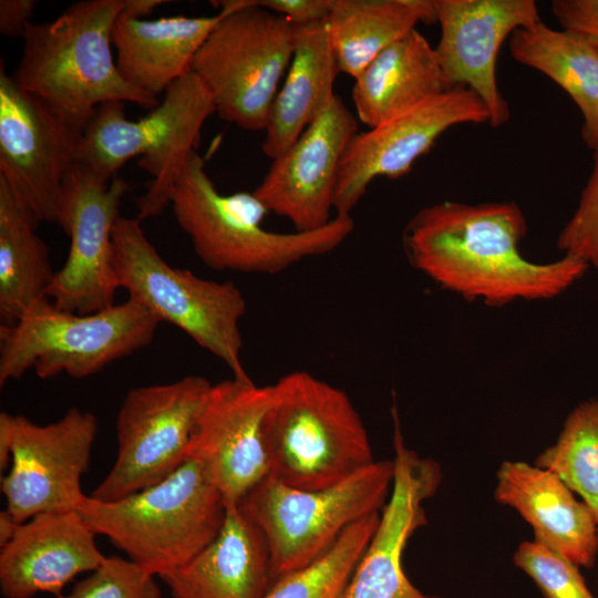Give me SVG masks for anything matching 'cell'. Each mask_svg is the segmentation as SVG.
Returning a JSON list of instances; mask_svg holds the SVG:
<instances>
[{"label": "cell", "mask_w": 598, "mask_h": 598, "mask_svg": "<svg viewBox=\"0 0 598 598\" xmlns=\"http://www.w3.org/2000/svg\"><path fill=\"white\" fill-rule=\"evenodd\" d=\"M39 223L0 178V318L17 322L48 298L55 271L50 250L37 234Z\"/></svg>", "instance_id": "obj_28"}, {"label": "cell", "mask_w": 598, "mask_h": 598, "mask_svg": "<svg viewBox=\"0 0 598 598\" xmlns=\"http://www.w3.org/2000/svg\"><path fill=\"white\" fill-rule=\"evenodd\" d=\"M527 233L513 202H441L420 209L405 225L402 245L410 265L439 287L470 301L503 307L558 297L589 268L563 255L549 262L526 259Z\"/></svg>", "instance_id": "obj_1"}, {"label": "cell", "mask_w": 598, "mask_h": 598, "mask_svg": "<svg viewBox=\"0 0 598 598\" xmlns=\"http://www.w3.org/2000/svg\"><path fill=\"white\" fill-rule=\"evenodd\" d=\"M557 247L598 272V150L578 205L559 233Z\"/></svg>", "instance_id": "obj_33"}, {"label": "cell", "mask_w": 598, "mask_h": 598, "mask_svg": "<svg viewBox=\"0 0 598 598\" xmlns=\"http://www.w3.org/2000/svg\"><path fill=\"white\" fill-rule=\"evenodd\" d=\"M82 132L0 73V178L38 221L60 225Z\"/></svg>", "instance_id": "obj_13"}, {"label": "cell", "mask_w": 598, "mask_h": 598, "mask_svg": "<svg viewBox=\"0 0 598 598\" xmlns=\"http://www.w3.org/2000/svg\"><path fill=\"white\" fill-rule=\"evenodd\" d=\"M112 267L117 288L125 289L130 298L221 360L235 378L249 379L240 361L239 330L247 305L236 285L171 267L147 239L137 217L117 218Z\"/></svg>", "instance_id": "obj_7"}, {"label": "cell", "mask_w": 598, "mask_h": 598, "mask_svg": "<svg viewBox=\"0 0 598 598\" xmlns=\"http://www.w3.org/2000/svg\"><path fill=\"white\" fill-rule=\"evenodd\" d=\"M226 504L203 467L187 458L159 483L113 502L86 495L78 511L128 559L164 578L219 533Z\"/></svg>", "instance_id": "obj_5"}, {"label": "cell", "mask_w": 598, "mask_h": 598, "mask_svg": "<svg viewBox=\"0 0 598 598\" xmlns=\"http://www.w3.org/2000/svg\"><path fill=\"white\" fill-rule=\"evenodd\" d=\"M488 122L489 114L481 99L467 87L455 86L358 132L340 163L334 216H351L374 178L408 174L451 127Z\"/></svg>", "instance_id": "obj_14"}, {"label": "cell", "mask_w": 598, "mask_h": 598, "mask_svg": "<svg viewBox=\"0 0 598 598\" xmlns=\"http://www.w3.org/2000/svg\"><path fill=\"white\" fill-rule=\"evenodd\" d=\"M354 81L355 114L369 127L452 89L434 48L416 29L379 53Z\"/></svg>", "instance_id": "obj_25"}, {"label": "cell", "mask_w": 598, "mask_h": 598, "mask_svg": "<svg viewBox=\"0 0 598 598\" xmlns=\"http://www.w3.org/2000/svg\"><path fill=\"white\" fill-rule=\"evenodd\" d=\"M381 513L351 525L321 557L277 578L264 598H344Z\"/></svg>", "instance_id": "obj_29"}, {"label": "cell", "mask_w": 598, "mask_h": 598, "mask_svg": "<svg viewBox=\"0 0 598 598\" xmlns=\"http://www.w3.org/2000/svg\"><path fill=\"white\" fill-rule=\"evenodd\" d=\"M174 216L190 238L196 255L209 268L274 275L310 257L338 248L352 233L351 216H334L311 231L276 233L261 223L269 213L248 192L221 195L193 151L175 181L171 195Z\"/></svg>", "instance_id": "obj_3"}, {"label": "cell", "mask_w": 598, "mask_h": 598, "mask_svg": "<svg viewBox=\"0 0 598 598\" xmlns=\"http://www.w3.org/2000/svg\"><path fill=\"white\" fill-rule=\"evenodd\" d=\"M394 480L380 522L350 580L344 598H442L417 589L406 577L402 556L411 536L427 523L423 503L442 482L433 458L409 448L392 406Z\"/></svg>", "instance_id": "obj_19"}, {"label": "cell", "mask_w": 598, "mask_h": 598, "mask_svg": "<svg viewBox=\"0 0 598 598\" xmlns=\"http://www.w3.org/2000/svg\"><path fill=\"white\" fill-rule=\"evenodd\" d=\"M130 189V182L121 176L109 184L76 163L66 183L59 225L70 237V250L48 290L56 308L86 315L114 306L112 233Z\"/></svg>", "instance_id": "obj_15"}, {"label": "cell", "mask_w": 598, "mask_h": 598, "mask_svg": "<svg viewBox=\"0 0 598 598\" xmlns=\"http://www.w3.org/2000/svg\"><path fill=\"white\" fill-rule=\"evenodd\" d=\"M252 3L303 24L327 20L331 0H252Z\"/></svg>", "instance_id": "obj_35"}, {"label": "cell", "mask_w": 598, "mask_h": 598, "mask_svg": "<svg viewBox=\"0 0 598 598\" xmlns=\"http://www.w3.org/2000/svg\"><path fill=\"white\" fill-rule=\"evenodd\" d=\"M551 11L561 29L582 35L598 51V0H554Z\"/></svg>", "instance_id": "obj_34"}, {"label": "cell", "mask_w": 598, "mask_h": 598, "mask_svg": "<svg viewBox=\"0 0 598 598\" xmlns=\"http://www.w3.org/2000/svg\"><path fill=\"white\" fill-rule=\"evenodd\" d=\"M494 498L532 526L535 542L579 567L595 566L597 520L557 475L526 462L504 461L496 472Z\"/></svg>", "instance_id": "obj_21"}, {"label": "cell", "mask_w": 598, "mask_h": 598, "mask_svg": "<svg viewBox=\"0 0 598 598\" xmlns=\"http://www.w3.org/2000/svg\"><path fill=\"white\" fill-rule=\"evenodd\" d=\"M168 2L165 0H123L120 16L128 19H144L157 7Z\"/></svg>", "instance_id": "obj_37"}, {"label": "cell", "mask_w": 598, "mask_h": 598, "mask_svg": "<svg viewBox=\"0 0 598 598\" xmlns=\"http://www.w3.org/2000/svg\"><path fill=\"white\" fill-rule=\"evenodd\" d=\"M534 465L550 471L578 494L598 524V399L568 414L555 444L539 453Z\"/></svg>", "instance_id": "obj_30"}, {"label": "cell", "mask_w": 598, "mask_h": 598, "mask_svg": "<svg viewBox=\"0 0 598 598\" xmlns=\"http://www.w3.org/2000/svg\"><path fill=\"white\" fill-rule=\"evenodd\" d=\"M19 525L20 523L7 509L0 512V547L13 538Z\"/></svg>", "instance_id": "obj_38"}, {"label": "cell", "mask_w": 598, "mask_h": 598, "mask_svg": "<svg viewBox=\"0 0 598 598\" xmlns=\"http://www.w3.org/2000/svg\"><path fill=\"white\" fill-rule=\"evenodd\" d=\"M212 386L204 377L187 375L168 384L131 389L116 419L115 462L90 496L117 501L172 475L187 460Z\"/></svg>", "instance_id": "obj_12"}, {"label": "cell", "mask_w": 598, "mask_h": 598, "mask_svg": "<svg viewBox=\"0 0 598 598\" xmlns=\"http://www.w3.org/2000/svg\"><path fill=\"white\" fill-rule=\"evenodd\" d=\"M212 3L221 18L196 53L192 72L221 120L246 131H265L292 58L295 24L252 0Z\"/></svg>", "instance_id": "obj_9"}, {"label": "cell", "mask_w": 598, "mask_h": 598, "mask_svg": "<svg viewBox=\"0 0 598 598\" xmlns=\"http://www.w3.org/2000/svg\"><path fill=\"white\" fill-rule=\"evenodd\" d=\"M441 35L434 48L450 87L473 91L497 128L509 120V107L497 83L502 44L520 28L540 20L534 0H434Z\"/></svg>", "instance_id": "obj_18"}, {"label": "cell", "mask_w": 598, "mask_h": 598, "mask_svg": "<svg viewBox=\"0 0 598 598\" xmlns=\"http://www.w3.org/2000/svg\"><path fill=\"white\" fill-rule=\"evenodd\" d=\"M54 598H161V589L155 575L138 564L128 558L106 556L71 591Z\"/></svg>", "instance_id": "obj_32"}, {"label": "cell", "mask_w": 598, "mask_h": 598, "mask_svg": "<svg viewBox=\"0 0 598 598\" xmlns=\"http://www.w3.org/2000/svg\"><path fill=\"white\" fill-rule=\"evenodd\" d=\"M358 118L334 94L321 114L272 164L252 192L269 212L297 231L327 226L333 218L342 156L358 133Z\"/></svg>", "instance_id": "obj_17"}, {"label": "cell", "mask_w": 598, "mask_h": 598, "mask_svg": "<svg viewBox=\"0 0 598 598\" xmlns=\"http://www.w3.org/2000/svg\"><path fill=\"white\" fill-rule=\"evenodd\" d=\"M221 18L184 16L155 20L118 16L112 30L116 65L137 90L157 96L192 71L194 58Z\"/></svg>", "instance_id": "obj_23"}, {"label": "cell", "mask_w": 598, "mask_h": 598, "mask_svg": "<svg viewBox=\"0 0 598 598\" xmlns=\"http://www.w3.org/2000/svg\"><path fill=\"white\" fill-rule=\"evenodd\" d=\"M96 534L79 511L41 513L19 525L0 547V590L4 598L59 596L78 575L105 559Z\"/></svg>", "instance_id": "obj_20"}, {"label": "cell", "mask_w": 598, "mask_h": 598, "mask_svg": "<svg viewBox=\"0 0 598 598\" xmlns=\"http://www.w3.org/2000/svg\"><path fill=\"white\" fill-rule=\"evenodd\" d=\"M512 56L559 85L582 117L581 137L598 150V51L582 35L557 30L543 21L516 30L509 38Z\"/></svg>", "instance_id": "obj_26"}, {"label": "cell", "mask_w": 598, "mask_h": 598, "mask_svg": "<svg viewBox=\"0 0 598 598\" xmlns=\"http://www.w3.org/2000/svg\"><path fill=\"white\" fill-rule=\"evenodd\" d=\"M123 0H82L24 34L13 81L83 133L95 110L130 102L153 110L159 101L128 84L112 54V30Z\"/></svg>", "instance_id": "obj_2"}, {"label": "cell", "mask_w": 598, "mask_h": 598, "mask_svg": "<svg viewBox=\"0 0 598 598\" xmlns=\"http://www.w3.org/2000/svg\"><path fill=\"white\" fill-rule=\"evenodd\" d=\"M271 385L233 377L213 384L186 451L223 496L226 507L269 474L264 420Z\"/></svg>", "instance_id": "obj_16"}, {"label": "cell", "mask_w": 598, "mask_h": 598, "mask_svg": "<svg viewBox=\"0 0 598 598\" xmlns=\"http://www.w3.org/2000/svg\"><path fill=\"white\" fill-rule=\"evenodd\" d=\"M159 322L132 298L86 315L43 299L17 322L0 326V386L31 368L40 379L92 375L150 344Z\"/></svg>", "instance_id": "obj_8"}, {"label": "cell", "mask_w": 598, "mask_h": 598, "mask_svg": "<svg viewBox=\"0 0 598 598\" xmlns=\"http://www.w3.org/2000/svg\"><path fill=\"white\" fill-rule=\"evenodd\" d=\"M264 420L268 476L286 486H336L375 462L363 421L349 395L309 372L271 385Z\"/></svg>", "instance_id": "obj_4"}, {"label": "cell", "mask_w": 598, "mask_h": 598, "mask_svg": "<svg viewBox=\"0 0 598 598\" xmlns=\"http://www.w3.org/2000/svg\"><path fill=\"white\" fill-rule=\"evenodd\" d=\"M162 579L173 598H264L272 585L269 548L240 506H227L218 535Z\"/></svg>", "instance_id": "obj_22"}, {"label": "cell", "mask_w": 598, "mask_h": 598, "mask_svg": "<svg viewBox=\"0 0 598 598\" xmlns=\"http://www.w3.org/2000/svg\"><path fill=\"white\" fill-rule=\"evenodd\" d=\"M123 102L101 104L83 131L76 162L104 182L131 158L152 176L136 199L140 220L158 216L169 204L172 187L193 151L202 128L215 113L213 99L194 72L171 84L150 113L128 120Z\"/></svg>", "instance_id": "obj_6"}, {"label": "cell", "mask_w": 598, "mask_h": 598, "mask_svg": "<svg viewBox=\"0 0 598 598\" xmlns=\"http://www.w3.org/2000/svg\"><path fill=\"white\" fill-rule=\"evenodd\" d=\"M513 561L535 582L545 598H595L579 566L535 540L522 542Z\"/></svg>", "instance_id": "obj_31"}, {"label": "cell", "mask_w": 598, "mask_h": 598, "mask_svg": "<svg viewBox=\"0 0 598 598\" xmlns=\"http://www.w3.org/2000/svg\"><path fill=\"white\" fill-rule=\"evenodd\" d=\"M295 24L293 53L272 102L262 152L271 159L287 151L321 114L340 73L327 20Z\"/></svg>", "instance_id": "obj_24"}, {"label": "cell", "mask_w": 598, "mask_h": 598, "mask_svg": "<svg viewBox=\"0 0 598 598\" xmlns=\"http://www.w3.org/2000/svg\"><path fill=\"white\" fill-rule=\"evenodd\" d=\"M34 8L35 1L33 0H1V34L23 38L28 27L32 23Z\"/></svg>", "instance_id": "obj_36"}, {"label": "cell", "mask_w": 598, "mask_h": 598, "mask_svg": "<svg viewBox=\"0 0 598 598\" xmlns=\"http://www.w3.org/2000/svg\"><path fill=\"white\" fill-rule=\"evenodd\" d=\"M339 71L355 79L416 23H436L434 0H331L327 19Z\"/></svg>", "instance_id": "obj_27"}, {"label": "cell", "mask_w": 598, "mask_h": 598, "mask_svg": "<svg viewBox=\"0 0 598 598\" xmlns=\"http://www.w3.org/2000/svg\"><path fill=\"white\" fill-rule=\"evenodd\" d=\"M97 433L94 414L75 406L40 425L0 413V471L6 509L22 524L47 512L78 511L86 495L81 477Z\"/></svg>", "instance_id": "obj_11"}, {"label": "cell", "mask_w": 598, "mask_h": 598, "mask_svg": "<svg viewBox=\"0 0 598 598\" xmlns=\"http://www.w3.org/2000/svg\"><path fill=\"white\" fill-rule=\"evenodd\" d=\"M393 480V460H382L317 491L292 488L269 476L258 483L239 506L267 542L272 582L321 557L354 523L381 513Z\"/></svg>", "instance_id": "obj_10"}]
</instances>
